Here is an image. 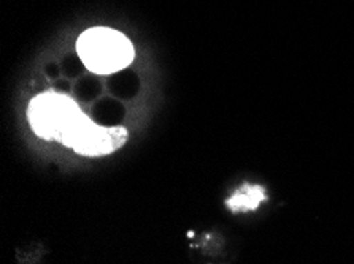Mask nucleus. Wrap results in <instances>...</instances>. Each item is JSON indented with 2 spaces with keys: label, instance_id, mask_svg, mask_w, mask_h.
Listing matches in <instances>:
<instances>
[{
  "label": "nucleus",
  "instance_id": "f257e3e1",
  "mask_svg": "<svg viewBox=\"0 0 354 264\" xmlns=\"http://www.w3.org/2000/svg\"><path fill=\"white\" fill-rule=\"evenodd\" d=\"M78 56L86 68L99 74L116 73L133 61V46L126 35L109 27H94L82 34Z\"/></svg>",
  "mask_w": 354,
  "mask_h": 264
},
{
  "label": "nucleus",
  "instance_id": "f03ea898",
  "mask_svg": "<svg viewBox=\"0 0 354 264\" xmlns=\"http://www.w3.org/2000/svg\"><path fill=\"white\" fill-rule=\"evenodd\" d=\"M83 114L84 112L80 110L77 101L68 95L57 92L37 95L32 99L28 110L30 128L37 136L57 141H62V138L72 130Z\"/></svg>",
  "mask_w": 354,
  "mask_h": 264
},
{
  "label": "nucleus",
  "instance_id": "7ed1b4c3",
  "mask_svg": "<svg viewBox=\"0 0 354 264\" xmlns=\"http://www.w3.org/2000/svg\"><path fill=\"white\" fill-rule=\"evenodd\" d=\"M129 138L124 127H100L83 114L72 130L62 138V144L86 157H100L113 154L126 144Z\"/></svg>",
  "mask_w": 354,
  "mask_h": 264
},
{
  "label": "nucleus",
  "instance_id": "20e7f679",
  "mask_svg": "<svg viewBox=\"0 0 354 264\" xmlns=\"http://www.w3.org/2000/svg\"><path fill=\"white\" fill-rule=\"evenodd\" d=\"M267 201V192L262 185L245 184L227 199V207L232 212L256 211L262 203Z\"/></svg>",
  "mask_w": 354,
  "mask_h": 264
}]
</instances>
